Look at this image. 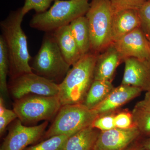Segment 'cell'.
<instances>
[{"label": "cell", "mask_w": 150, "mask_h": 150, "mask_svg": "<svg viewBox=\"0 0 150 150\" xmlns=\"http://www.w3.org/2000/svg\"><path fill=\"white\" fill-rule=\"evenodd\" d=\"M98 115L95 110L88 109L82 104L62 105L43 138L46 139L56 135L72 136L91 126Z\"/></svg>", "instance_id": "8992f818"}, {"label": "cell", "mask_w": 150, "mask_h": 150, "mask_svg": "<svg viewBox=\"0 0 150 150\" xmlns=\"http://www.w3.org/2000/svg\"><path fill=\"white\" fill-rule=\"evenodd\" d=\"M62 106L58 96L29 94L15 100L13 110L23 124H27L51 120Z\"/></svg>", "instance_id": "52a82bcc"}, {"label": "cell", "mask_w": 150, "mask_h": 150, "mask_svg": "<svg viewBox=\"0 0 150 150\" xmlns=\"http://www.w3.org/2000/svg\"><path fill=\"white\" fill-rule=\"evenodd\" d=\"M115 127L121 129H128L136 127L133 120L132 112L123 110L115 112L114 117Z\"/></svg>", "instance_id": "484cf974"}, {"label": "cell", "mask_w": 150, "mask_h": 150, "mask_svg": "<svg viewBox=\"0 0 150 150\" xmlns=\"http://www.w3.org/2000/svg\"><path fill=\"white\" fill-rule=\"evenodd\" d=\"M141 135L136 127L100 131L93 150H126Z\"/></svg>", "instance_id": "8fae6325"}, {"label": "cell", "mask_w": 150, "mask_h": 150, "mask_svg": "<svg viewBox=\"0 0 150 150\" xmlns=\"http://www.w3.org/2000/svg\"><path fill=\"white\" fill-rule=\"evenodd\" d=\"M149 1H150V0H149Z\"/></svg>", "instance_id": "d6a6232c"}, {"label": "cell", "mask_w": 150, "mask_h": 150, "mask_svg": "<svg viewBox=\"0 0 150 150\" xmlns=\"http://www.w3.org/2000/svg\"><path fill=\"white\" fill-rule=\"evenodd\" d=\"M114 88L112 82L94 81L82 104L88 109L93 110L106 98Z\"/></svg>", "instance_id": "ac0fdd59"}, {"label": "cell", "mask_w": 150, "mask_h": 150, "mask_svg": "<svg viewBox=\"0 0 150 150\" xmlns=\"http://www.w3.org/2000/svg\"><path fill=\"white\" fill-rule=\"evenodd\" d=\"M141 25V20L137 10H124L113 13L112 21L113 43L129 33L140 28Z\"/></svg>", "instance_id": "9a60e30c"}, {"label": "cell", "mask_w": 150, "mask_h": 150, "mask_svg": "<svg viewBox=\"0 0 150 150\" xmlns=\"http://www.w3.org/2000/svg\"><path fill=\"white\" fill-rule=\"evenodd\" d=\"M126 150H147L144 146L142 144H137V145H133L129 147L128 149Z\"/></svg>", "instance_id": "f546056e"}, {"label": "cell", "mask_w": 150, "mask_h": 150, "mask_svg": "<svg viewBox=\"0 0 150 150\" xmlns=\"http://www.w3.org/2000/svg\"><path fill=\"white\" fill-rule=\"evenodd\" d=\"M141 20V28L148 39H150V1L144 4L138 9Z\"/></svg>", "instance_id": "4316f807"}, {"label": "cell", "mask_w": 150, "mask_h": 150, "mask_svg": "<svg viewBox=\"0 0 150 150\" xmlns=\"http://www.w3.org/2000/svg\"><path fill=\"white\" fill-rule=\"evenodd\" d=\"M121 84L132 86L146 92L150 91V64L134 58L124 61Z\"/></svg>", "instance_id": "7c38bea8"}, {"label": "cell", "mask_w": 150, "mask_h": 150, "mask_svg": "<svg viewBox=\"0 0 150 150\" xmlns=\"http://www.w3.org/2000/svg\"><path fill=\"white\" fill-rule=\"evenodd\" d=\"M71 31L82 56L90 52V35L85 16L80 17L69 24Z\"/></svg>", "instance_id": "d6986e66"}, {"label": "cell", "mask_w": 150, "mask_h": 150, "mask_svg": "<svg viewBox=\"0 0 150 150\" xmlns=\"http://www.w3.org/2000/svg\"><path fill=\"white\" fill-rule=\"evenodd\" d=\"M115 112L98 115L92 123L91 126L100 131H108L116 128L114 123Z\"/></svg>", "instance_id": "603a6c76"}, {"label": "cell", "mask_w": 150, "mask_h": 150, "mask_svg": "<svg viewBox=\"0 0 150 150\" xmlns=\"http://www.w3.org/2000/svg\"><path fill=\"white\" fill-rule=\"evenodd\" d=\"M142 91L137 88L121 84L114 87L106 98L93 110L98 115L115 112L123 105L139 96Z\"/></svg>", "instance_id": "4fadbf2b"}, {"label": "cell", "mask_w": 150, "mask_h": 150, "mask_svg": "<svg viewBox=\"0 0 150 150\" xmlns=\"http://www.w3.org/2000/svg\"><path fill=\"white\" fill-rule=\"evenodd\" d=\"M90 6L89 0H55L48 10L33 17L30 26L46 33L53 32L85 16Z\"/></svg>", "instance_id": "3957f363"}, {"label": "cell", "mask_w": 150, "mask_h": 150, "mask_svg": "<svg viewBox=\"0 0 150 150\" xmlns=\"http://www.w3.org/2000/svg\"><path fill=\"white\" fill-rule=\"evenodd\" d=\"M110 2L113 13L124 10L139 8L149 0H108Z\"/></svg>", "instance_id": "cb8c5ba5"}, {"label": "cell", "mask_w": 150, "mask_h": 150, "mask_svg": "<svg viewBox=\"0 0 150 150\" xmlns=\"http://www.w3.org/2000/svg\"><path fill=\"white\" fill-rule=\"evenodd\" d=\"M135 107L150 112V91L146 92L144 99L137 103Z\"/></svg>", "instance_id": "f1b7e54d"}, {"label": "cell", "mask_w": 150, "mask_h": 150, "mask_svg": "<svg viewBox=\"0 0 150 150\" xmlns=\"http://www.w3.org/2000/svg\"><path fill=\"white\" fill-rule=\"evenodd\" d=\"M24 15L21 8L11 12L1 22L3 38L5 42L10 64L11 79L33 72L30 65V55L27 37L21 27Z\"/></svg>", "instance_id": "6da1fadb"}, {"label": "cell", "mask_w": 150, "mask_h": 150, "mask_svg": "<svg viewBox=\"0 0 150 150\" xmlns=\"http://www.w3.org/2000/svg\"><path fill=\"white\" fill-rule=\"evenodd\" d=\"M8 88L15 100L29 94L58 96L59 91V84L33 72L12 79Z\"/></svg>", "instance_id": "ba28073f"}, {"label": "cell", "mask_w": 150, "mask_h": 150, "mask_svg": "<svg viewBox=\"0 0 150 150\" xmlns=\"http://www.w3.org/2000/svg\"><path fill=\"white\" fill-rule=\"evenodd\" d=\"M122 62L134 58L150 64V45L143 30L137 28L113 43Z\"/></svg>", "instance_id": "30bf717a"}, {"label": "cell", "mask_w": 150, "mask_h": 150, "mask_svg": "<svg viewBox=\"0 0 150 150\" xmlns=\"http://www.w3.org/2000/svg\"><path fill=\"white\" fill-rule=\"evenodd\" d=\"M149 42L150 45V39H149Z\"/></svg>", "instance_id": "1f68e13d"}, {"label": "cell", "mask_w": 150, "mask_h": 150, "mask_svg": "<svg viewBox=\"0 0 150 150\" xmlns=\"http://www.w3.org/2000/svg\"><path fill=\"white\" fill-rule=\"evenodd\" d=\"M142 144L146 149L150 150V137L143 141Z\"/></svg>", "instance_id": "4dcf8cb0"}, {"label": "cell", "mask_w": 150, "mask_h": 150, "mask_svg": "<svg viewBox=\"0 0 150 150\" xmlns=\"http://www.w3.org/2000/svg\"><path fill=\"white\" fill-rule=\"evenodd\" d=\"M132 113L135 126L141 134L150 136V112L135 107Z\"/></svg>", "instance_id": "7402d4cb"}, {"label": "cell", "mask_w": 150, "mask_h": 150, "mask_svg": "<svg viewBox=\"0 0 150 150\" xmlns=\"http://www.w3.org/2000/svg\"><path fill=\"white\" fill-rule=\"evenodd\" d=\"M48 122L33 126H26L18 118L9 129L0 150H24L44 136Z\"/></svg>", "instance_id": "9c48e42d"}, {"label": "cell", "mask_w": 150, "mask_h": 150, "mask_svg": "<svg viewBox=\"0 0 150 150\" xmlns=\"http://www.w3.org/2000/svg\"><path fill=\"white\" fill-rule=\"evenodd\" d=\"M55 0H25L22 12L25 15L28 12L34 10L36 13H40L48 10L52 2Z\"/></svg>", "instance_id": "d4e9b609"}, {"label": "cell", "mask_w": 150, "mask_h": 150, "mask_svg": "<svg viewBox=\"0 0 150 150\" xmlns=\"http://www.w3.org/2000/svg\"><path fill=\"white\" fill-rule=\"evenodd\" d=\"M52 33L66 62L71 66L75 64L83 56L73 36L69 25L57 28Z\"/></svg>", "instance_id": "2e32d148"}, {"label": "cell", "mask_w": 150, "mask_h": 150, "mask_svg": "<svg viewBox=\"0 0 150 150\" xmlns=\"http://www.w3.org/2000/svg\"><path fill=\"white\" fill-rule=\"evenodd\" d=\"M100 132L91 126L86 127L70 137L63 150H93Z\"/></svg>", "instance_id": "e0dca14e"}, {"label": "cell", "mask_w": 150, "mask_h": 150, "mask_svg": "<svg viewBox=\"0 0 150 150\" xmlns=\"http://www.w3.org/2000/svg\"><path fill=\"white\" fill-rule=\"evenodd\" d=\"M10 64L6 46L2 35L0 37V90L3 96L7 95L8 91L7 77L9 74Z\"/></svg>", "instance_id": "ffe728a7"}, {"label": "cell", "mask_w": 150, "mask_h": 150, "mask_svg": "<svg viewBox=\"0 0 150 150\" xmlns=\"http://www.w3.org/2000/svg\"><path fill=\"white\" fill-rule=\"evenodd\" d=\"M113 44L98 55L94 69V80L112 81L117 67L122 63Z\"/></svg>", "instance_id": "5bb4252c"}, {"label": "cell", "mask_w": 150, "mask_h": 150, "mask_svg": "<svg viewBox=\"0 0 150 150\" xmlns=\"http://www.w3.org/2000/svg\"><path fill=\"white\" fill-rule=\"evenodd\" d=\"M70 135H56L37 144L28 147L24 150H63Z\"/></svg>", "instance_id": "44dd1931"}, {"label": "cell", "mask_w": 150, "mask_h": 150, "mask_svg": "<svg viewBox=\"0 0 150 150\" xmlns=\"http://www.w3.org/2000/svg\"><path fill=\"white\" fill-rule=\"evenodd\" d=\"M98 55L89 52L72 66L59 84L58 97L62 105L82 104L94 81V69Z\"/></svg>", "instance_id": "7a4b0ae2"}, {"label": "cell", "mask_w": 150, "mask_h": 150, "mask_svg": "<svg viewBox=\"0 0 150 150\" xmlns=\"http://www.w3.org/2000/svg\"><path fill=\"white\" fill-rule=\"evenodd\" d=\"M18 118L16 113L13 110L6 108L1 114H0V135L1 137L4 134L7 126Z\"/></svg>", "instance_id": "83f0119b"}, {"label": "cell", "mask_w": 150, "mask_h": 150, "mask_svg": "<svg viewBox=\"0 0 150 150\" xmlns=\"http://www.w3.org/2000/svg\"><path fill=\"white\" fill-rule=\"evenodd\" d=\"M113 12L108 0H92L85 16L90 35V52L99 55L113 44Z\"/></svg>", "instance_id": "277c9868"}, {"label": "cell", "mask_w": 150, "mask_h": 150, "mask_svg": "<svg viewBox=\"0 0 150 150\" xmlns=\"http://www.w3.org/2000/svg\"><path fill=\"white\" fill-rule=\"evenodd\" d=\"M70 67L62 55L52 32L47 33L33 61V72L60 83L69 71Z\"/></svg>", "instance_id": "5b68a950"}]
</instances>
